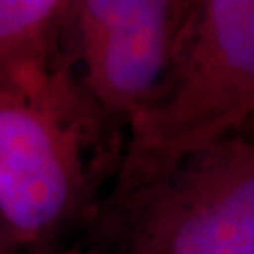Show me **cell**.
Wrapping results in <instances>:
<instances>
[{"instance_id":"6da1fadb","label":"cell","mask_w":254,"mask_h":254,"mask_svg":"<svg viewBox=\"0 0 254 254\" xmlns=\"http://www.w3.org/2000/svg\"><path fill=\"white\" fill-rule=\"evenodd\" d=\"M109 119L61 46L0 70V226L15 254H51L94 205Z\"/></svg>"},{"instance_id":"7a4b0ae2","label":"cell","mask_w":254,"mask_h":254,"mask_svg":"<svg viewBox=\"0 0 254 254\" xmlns=\"http://www.w3.org/2000/svg\"><path fill=\"white\" fill-rule=\"evenodd\" d=\"M254 121V0H196L170 70L128 121L113 203Z\"/></svg>"},{"instance_id":"3957f363","label":"cell","mask_w":254,"mask_h":254,"mask_svg":"<svg viewBox=\"0 0 254 254\" xmlns=\"http://www.w3.org/2000/svg\"><path fill=\"white\" fill-rule=\"evenodd\" d=\"M127 254H254V139L237 134L115 203Z\"/></svg>"},{"instance_id":"277c9868","label":"cell","mask_w":254,"mask_h":254,"mask_svg":"<svg viewBox=\"0 0 254 254\" xmlns=\"http://www.w3.org/2000/svg\"><path fill=\"white\" fill-rule=\"evenodd\" d=\"M187 0H68L63 47L109 121H128L170 70Z\"/></svg>"},{"instance_id":"5b68a950","label":"cell","mask_w":254,"mask_h":254,"mask_svg":"<svg viewBox=\"0 0 254 254\" xmlns=\"http://www.w3.org/2000/svg\"><path fill=\"white\" fill-rule=\"evenodd\" d=\"M68 0H0V68L63 42Z\"/></svg>"},{"instance_id":"8992f818","label":"cell","mask_w":254,"mask_h":254,"mask_svg":"<svg viewBox=\"0 0 254 254\" xmlns=\"http://www.w3.org/2000/svg\"><path fill=\"white\" fill-rule=\"evenodd\" d=\"M0 254H15L11 245H9L8 237L4 234V230H2V226H0Z\"/></svg>"},{"instance_id":"52a82bcc","label":"cell","mask_w":254,"mask_h":254,"mask_svg":"<svg viewBox=\"0 0 254 254\" xmlns=\"http://www.w3.org/2000/svg\"><path fill=\"white\" fill-rule=\"evenodd\" d=\"M51 254H96V251H81V249H70V251H66V249H59V251H55Z\"/></svg>"}]
</instances>
